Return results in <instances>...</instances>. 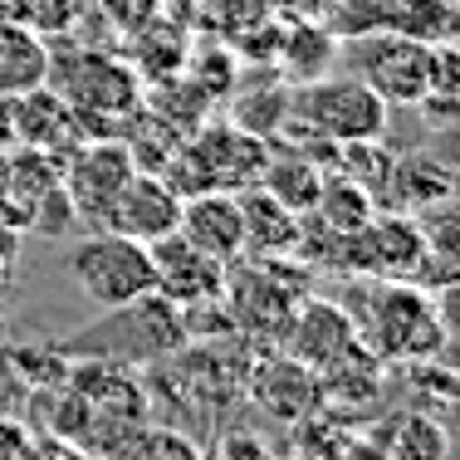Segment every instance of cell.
I'll use <instances>...</instances> for the list:
<instances>
[{"label": "cell", "mask_w": 460, "mask_h": 460, "mask_svg": "<svg viewBox=\"0 0 460 460\" xmlns=\"http://www.w3.org/2000/svg\"><path fill=\"white\" fill-rule=\"evenodd\" d=\"M69 275L98 309H128V304L152 294V260L147 245L118 235V230H98L69 250Z\"/></svg>", "instance_id": "obj_5"}, {"label": "cell", "mask_w": 460, "mask_h": 460, "mask_svg": "<svg viewBox=\"0 0 460 460\" xmlns=\"http://www.w3.org/2000/svg\"><path fill=\"white\" fill-rule=\"evenodd\" d=\"M181 221V191L172 186L162 172H133L123 181V191L108 201L98 230H118V235L137 240V245H152V240L172 235Z\"/></svg>", "instance_id": "obj_9"}, {"label": "cell", "mask_w": 460, "mask_h": 460, "mask_svg": "<svg viewBox=\"0 0 460 460\" xmlns=\"http://www.w3.org/2000/svg\"><path fill=\"white\" fill-rule=\"evenodd\" d=\"M54 64L59 69H49L45 84L69 103L84 137H123V128L147 103V84H142V74L133 69L128 54L74 49L69 59H54Z\"/></svg>", "instance_id": "obj_1"}, {"label": "cell", "mask_w": 460, "mask_h": 460, "mask_svg": "<svg viewBox=\"0 0 460 460\" xmlns=\"http://www.w3.org/2000/svg\"><path fill=\"white\" fill-rule=\"evenodd\" d=\"M289 123L328 137L333 147L348 142H377L387 133V103L363 79H309L289 103Z\"/></svg>", "instance_id": "obj_4"}, {"label": "cell", "mask_w": 460, "mask_h": 460, "mask_svg": "<svg viewBox=\"0 0 460 460\" xmlns=\"http://www.w3.org/2000/svg\"><path fill=\"white\" fill-rule=\"evenodd\" d=\"M84 10H89V0H0V15L20 20V25H30L45 40L79 30Z\"/></svg>", "instance_id": "obj_24"}, {"label": "cell", "mask_w": 460, "mask_h": 460, "mask_svg": "<svg viewBox=\"0 0 460 460\" xmlns=\"http://www.w3.org/2000/svg\"><path fill=\"white\" fill-rule=\"evenodd\" d=\"M15 147V113H10V98L0 93V152Z\"/></svg>", "instance_id": "obj_31"}, {"label": "cell", "mask_w": 460, "mask_h": 460, "mask_svg": "<svg viewBox=\"0 0 460 460\" xmlns=\"http://www.w3.org/2000/svg\"><path fill=\"white\" fill-rule=\"evenodd\" d=\"M323 172H328V167H319V162H314L309 152H299L294 142L270 137V162H265V172H260V186H265L275 201L289 206V211L309 216L314 201H319Z\"/></svg>", "instance_id": "obj_15"}, {"label": "cell", "mask_w": 460, "mask_h": 460, "mask_svg": "<svg viewBox=\"0 0 460 460\" xmlns=\"http://www.w3.org/2000/svg\"><path fill=\"white\" fill-rule=\"evenodd\" d=\"M25 460H89V451H84L79 441H69V436H35L30 441V456Z\"/></svg>", "instance_id": "obj_30"}, {"label": "cell", "mask_w": 460, "mask_h": 460, "mask_svg": "<svg viewBox=\"0 0 460 460\" xmlns=\"http://www.w3.org/2000/svg\"><path fill=\"white\" fill-rule=\"evenodd\" d=\"M451 456V431L431 411H402L387 431L382 460H446Z\"/></svg>", "instance_id": "obj_20"}, {"label": "cell", "mask_w": 460, "mask_h": 460, "mask_svg": "<svg viewBox=\"0 0 460 460\" xmlns=\"http://www.w3.org/2000/svg\"><path fill=\"white\" fill-rule=\"evenodd\" d=\"M353 323H358V338L382 363L436 358V353H446V338H451L441 299L411 279H377L363 319H353Z\"/></svg>", "instance_id": "obj_2"}, {"label": "cell", "mask_w": 460, "mask_h": 460, "mask_svg": "<svg viewBox=\"0 0 460 460\" xmlns=\"http://www.w3.org/2000/svg\"><path fill=\"white\" fill-rule=\"evenodd\" d=\"M353 45H358V79L387 108H416L431 93V45L402 35V30H377V35H363Z\"/></svg>", "instance_id": "obj_6"}, {"label": "cell", "mask_w": 460, "mask_h": 460, "mask_svg": "<svg viewBox=\"0 0 460 460\" xmlns=\"http://www.w3.org/2000/svg\"><path fill=\"white\" fill-rule=\"evenodd\" d=\"M98 10H103L123 35H133L137 25H147L152 15H162V0H98Z\"/></svg>", "instance_id": "obj_27"}, {"label": "cell", "mask_w": 460, "mask_h": 460, "mask_svg": "<svg viewBox=\"0 0 460 460\" xmlns=\"http://www.w3.org/2000/svg\"><path fill=\"white\" fill-rule=\"evenodd\" d=\"M0 411H10V397H5V392H0Z\"/></svg>", "instance_id": "obj_34"}, {"label": "cell", "mask_w": 460, "mask_h": 460, "mask_svg": "<svg viewBox=\"0 0 460 460\" xmlns=\"http://www.w3.org/2000/svg\"><path fill=\"white\" fill-rule=\"evenodd\" d=\"M289 103L294 93L289 89H265V93H250L235 103V118L230 123H240L245 133H260V137H275L284 123H289Z\"/></svg>", "instance_id": "obj_26"}, {"label": "cell", "mask_w": 460, "mask_h": 460, "mask_svg": "<svg viewBox=\"0 0 460 460\" xmlns=\"http://www.w3.org/2000/svg\"><path fill=\"white\" fill-rule=\"evenodd\" d=\"M108 460H201L191 436L181 431H167V426H157V431H133L118 451H108Z\"/></svg>", "instance_id": "obj_25"}, {"label": "cell", "mask_w": 460, "mask_h": 460, "mask_svg": "<svg viewBox=\"0 0 460 460\" xmlns=\"http://www.w3.org/2000/svg\"><path fill=\"white\" fill-rule=\"evenodd\" d=\"M456 0H397L392 5V30L421 40V45H446L456 40Z\"/></svg>", "instance_id": "obj_23"}, {"label": "cell", "mask_w": 460, "mask_h": 460, "mask_svg": "<svg viewBox=\"0 0 460 460\" xmlns=\"http://www.w3.org/2000/svg\"><path fill=\"white\" fill-rule=\"evenodd\" d=\"M133 152H128L123 137H84L74 152H64V172H59V186L69 196L74 216L79 221L98 226L123 181L133 177Z\"/></svg>", "instance_id": "obj_7"}, {"label": "cell", "mask_w": 460, "mask_h": 460, "mask_svg": "<svg viewBox=\"0 0 460 460\" xmlns=\"http://www.w3.org/2000/svg\"><path fill=\"white\" fill-rule=\"evenodd\" d=\"M387 196L397 211L426 216L436 206L456 201V167L436 152H411V157H392L387 172Z\"/></svg>", "instance_id": "obj_13"}, {"label": "cell", "mask_w": 460, "mask_h": 460, "mask_svg": "<svg viewBox=\"0 0 460 460\" xmlns=\"http://www.w3.org/2000/svg\"><path fill=\"white\" fill-rule=\"evenodd\" d=\"M333 54H338V40L314 15H284V35H279V54H275L279 69H289L294 79L309 84L328 74Z\"/></svg>", "instance_id": "obj_18"}, {"label": "cell", "mask_w": 460, "mask_h": 460, "mask_svg": "<svg viewBox=\"0 0 460 460\" xmlns=\"http://www.w3.org/2000/svg\"><path fill=\"white\" fill-rule=\"evenodd\" d=\"M133 45H128V59H133V69L142 74V84H162V79H172V74H181V64H186V25H172V20H162V15H152L147 25H137L133 35Z\"/></svg>", "instance_id": "obj_17"}, {"label": "cell", "mask_w": 460, "mask_h": 460, "mask_svg": "<svg viewBox=\"0 0 460 460\" xmlns=\"http://www.w3.org/2000/svg\"><path fill=\"white\" fill-rule=\"evenodd\" d=\"M211 460H270V446L260 441V436H250V431H230V436L216 441Z\"/></svg>", "instance_id": "obj_28"}, {"label": "cell", "mask_w": 460, "mask_h": 460, "mask_svg": "<svg viewBox=\"0 0 460 460\" xmlns=\"http://www.w3.org/2000/svg\"><path fill=\"white\" fill-rule=\"evenodd\" d=\"M10 113H15V142L20 147H45V152H59L64 157V152H74L84 142L69 103H64L49 84H40V89H30V93H15L10 98Z\"/></svg>", "instance_id": "obj_12"}, {"label": "cell", "mask_w": 460, "mask_h": 460, "mask_svg": "<svg viewBox=\"0 0 460 460\" xmlns=\"http://www.w3.org/2000/svg\"><path fill=\"white\" fill-rule=\"evenodd\" d=\"M279 15H314V0H270Z\"/></svg>", "instance_id": "obj_32"}, {"label": "cell", "mask_w": 460, "mask_h": 460, "mask_svg": "<svg viewBox=\"0 0 460 460\" xmlns=\"http://www.w3.org/2000/svg\"><path fill=\"white\" fill-rule=\"evenodd\" d=\"M5 279H10V260H0V309H5Z\"/></svg>", "instance_id": "obj_33"}, {"label": "cell", "mask_w": 460, "mask_h": 460, "mask_svg": "<svg viewBox=\"0 0 460 460\" xmlns=\"http://www.w3.org/2000/svg\"><path fill=\"white\" fill-rule=\"evenodd\" d=\"M392 5L397 0H314V20H319L338 45H353L363 35L392 30Z\"/></svg>", "instance_id": "obj_21"}, {"label": "cell", "mask_w": 460, "mask_h": 460, "mask_svg": "<svg viewBox=\"0 0 460 460\" xmlns=\"http://www.w3.org/2000/svg\"><path fill=\"white\" fill-rule=\"evenodd\" d=\"M309 299V275L294 255H240L226 265V314L230 328L255 338H284L294 309Z\"/></svg>", "instance_id": "obj_3"}, {"label": "cell", "mask_w": 460, "mask_h": 460, "mask_svg": "<svg viewBox=\"0 0 460 460\" xmlns=\"http://www.w3.org/2000/svg\"><path fill=\"white\" fill-rule=\"evenodd\" d=\"M30 426L20 421V416H10V411H0V460H25L30 456Z\"/></svg>", "instance_id": "obj_29"}, {"label": "cell", "mask_w": 460, "mask_h": 460, "mask_svg": "<svg viewBox=\"0 0 460 460\" xmlns=\"http://www.w3.org/2000/svg\"><path fill=\"white\" fill-rule=\"evenodd\" d=\"M49 69H54V54L45 45V35L0 15V93L15 98V93L40 89L49 79Z\"/></svg>", "instance_id": "obj_16"}, {"label": "cell", "mask_w": 460, "mask_h": 460, "mask_svg": "<svg viewBox=\"0 0 460 460\" xmlns=\"http://www.w3.org/2000/svg\"><path fill=\"white\" fill-rule=\"evenodd\" d=\"M152 260V294L167 299L172 309H201V304H221L226 294V260L196 250L177 230L147 245Z\"/></svg>", "instance_id": "obj_8"}, {"label": "cell", "mask_w": 460, "mask_h": 460, "mask_svg": "<svg viewBox=\"0 0 460 460\" xmlns=\"http://www.w3.org/2000/svg\"><path fill=\"white\" fill-rule=\"evenodd\" d=\"M372 211H377L372 186H363L358 177H348V172H338V167H328L309 221H319L323 230H333V235H348V230H358Z\"/></svg>", "instance_id": "obj_19"}, {"label": "cell", "mask_w": 460, "mask_h": 460, "mask_svg": "<svg viewBox=\"0 0 460 460\" xmlns=\"http://www.w3.org/2000/svg\"><path fill=\"white\" fill-rule=\"evenodd\" d=\"M69 348L59 343H30V348H0V367L25 387H64L69 382Z\"/></svg>", "instance_id": "obj_22"}, {"label": "cell", "mask_w": 460, "mask_h": 460, "mask_svg": "<svg viewBox=\"0 0 460 460\" xmlns=\"http://www.w3.org/2000/svg\"><path fill=\"white\" fill-rule=\"evenodd\" d=\"M240 196V221H245V255H294L299 250L304 216L289 211L265 186H245Z\"/></svg>", "instance_id": "obj_14"}, {"label": "cell", "mask_w": 460, "mask_h": 460, "mask_svg": "<svg viewBox=\"0 0 460 460\" xmlns=\"http://www.w3.org/2000/svg\"><path fill=\"white\" fill-rule=\"evenodd\" d=\"M177 235L191 240L196 250L216 260H240L245 255V221H240V196L235 191H196L181 196V221Z\"/></svg>", "instance_id": "obj_11"}, {"label": "cell", "mask_w": 460, "mask_h": 460, "mask_svg": "<svg viewBox=\"0 0 460 460\" xmlns=\"http://www.w3.org/2000/svg\"><path fill=\"white\" fill-rule=\"evenodd\" d=\"M284 353L299 358L304 367L323 372L333 358H343L348 348L358 343V323L353 314L343 309V304H328V299H304L299 309H294L289 328H284Z\"/></svg>", "instance_id": "obj_10"}]
</instances>
